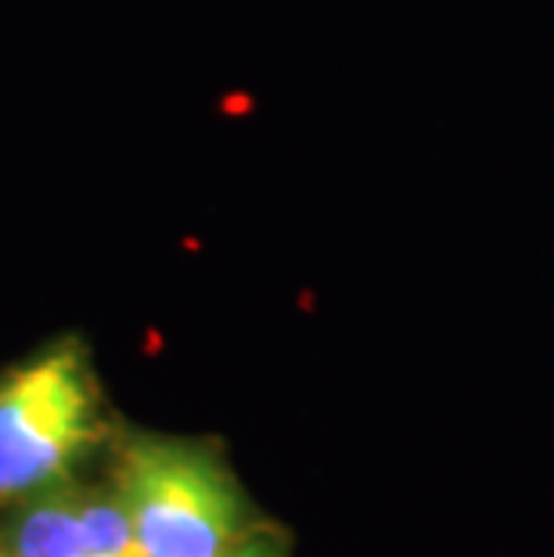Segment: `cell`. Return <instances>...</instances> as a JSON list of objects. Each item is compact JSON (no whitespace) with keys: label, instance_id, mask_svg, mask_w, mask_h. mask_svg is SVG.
I'll return each mask as SVG.
<instances>
[{"label":"cell","instance_id":"1","mask_svg":"<svg viewBox=\"0 0 554 557\" xmlns=\"http://www.w3.org/2000/svg\"><path fill=\"white\" fill-rule=\"evenodd\" d=\"M120 504L145 557H227L242 532V493L206 449L137 438L123 454Z\"/></svg>","mask_w":554,"mask_h":557},{"label":"cell","instance_id":"2","mask_svg":"<svg viewBox=\"0 0 554 557\" xmlns=\"http://www.w3.org/2000/svg\"><path fill=\"white\" fill-rule=\"evenodd\" d=\"M98 438V393L73 346L0 382V500L62 479Z\"/></svg>","mask_w":554,"mask_h":557},{"label":"cell","instance_id":"3","mask_svg":"<svg viewBox=\"0 0 554 557\" xmlns=\"http://www.w3.org/2000/svg\"><path fill=\"white\" fill-rule=\"evenodd\" d=\"M8 557H145L120 496L51 500L19 518Z\"/></svg>","mask_w":554,"mask_h":557},{"label":"cell","instance_id":"4","mask_svg":"<svg viewBox=\"0 0 554 557\" xmlns=\"http://www.w3.org/2000/svg\"><path fill=\"white\" fill-rule=\"evenodd\" d=\"M227 557H281V550L267 547V543H249V547H242V550H231Z\"/></svg>","mask_w":554,"mask_h":557}]
</instances>
